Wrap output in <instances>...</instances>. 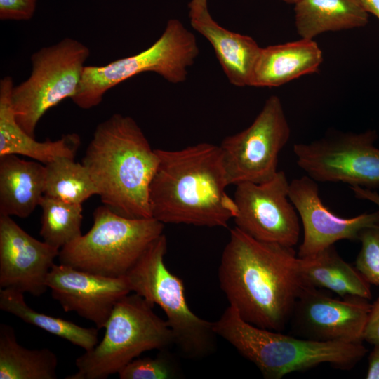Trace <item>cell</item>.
I'll return each instance as SVG.
<instances>
[{
	"instance_id": "obj_28",
	"label": "cell",
	"mask_w": 379,
	"mask_h": 379,
	"mask_svg": "<svg viewBox=\"0 0 379 379\" xmlns=\"http://www.w3.org/2000/svg\"><path fill=\"white\" fill-rule=\"evenodd\" d=\"M359 241L361 247L355 267L370 284L379 286V225L363 230Z\"/></svg>"
},
{
	"instance_id": "obj_14",
	"label": "cell",
	"mask_w": 379,
	"mask_h": 379,
	"mask_svg": "<svg viewBox=\"0 0 379 379\" xmlns=\"http://www.w3.org/2000/svg\"><path fill=\"white\" fill-rule=\"evenodd\" d=\"M288 197L303 227L299 258L312 256L340 240H359L363 230L379 225V211L350 218L334 214L323 204L317 182L306 175L289 183Z\"/></svg>"
},
{
	"instance_id": "obj_22",
	"label": "cell",
	"mask_w": 379,
	"mask_h": 379,
	"mask_svg": "<svg viewBox=\"0 0 379 379\" xmlns=\"http://www.w3.org/2000/svg\"><path fill=\"white\" fill-rule=\"evenodd\" d=\"M294 11L297 33L307 39L324 32L364 27L368 21L360 0H301Z\"/></svg>"
},
{
	"instance_id": "obj_34",
	"label": "cell",
	"mask_w": 379,
	"mask_h": 379,
	"mask_svg": "<svg viewBox=\"0 0 379 379\" xmlns=\"http://www.w3.org/2000/svg\"><path fill=\"white\" fill-rule=\"evenodd\" d=\"M281 1H283L286 4H291L295 5V4L300 1L301 0H281Z\"/></svg>"
},
{
	"instance_id": "obj_23",
	"label": "cell",
	"mask_w": 379,
	"mask_h": 379,
	"mask_svg": "<svg viewBox=\"0 0 379 379\" xmlns=\"http://www.w3.org/2000/svg\"><path fill=\"white\" fill-rule=\"evenodd\" d=\"M58 358L48 348L20 345L13 328L0 325V379H56Z\"/></svg>"
},
{
	"instance_id": "obj_17",
	"label": "cell",
	"mask_w": 379,
	"mask_h": 379,
	"mask_svg": "<svg viewBox=\"0 0 379 379\" xmlns=\"http://www.w3.org/2000/svg\"><path fill=\"white\" fill-rule=\"evenodd\" d=\"M188 8L192 27L212 45L230 83L251 86L261 47L252 37L219 25L209 13L207 0H191Z\"/></svg>"
},
{
	"instance_id": "obj_16",
	"label": "cell",
	"mask_w": 379,
	"mask_h": 379,
	"mask_svg": "<svg viewBox=\"0 0 379 379\" xmlns=\"http://www.w3.org/2000/svg\"><path fill=\"white\" fill-rule=\"evenodd\" d=\"M59 251L29 235L11 216L0 215V288L41 295Z\"/></svg>"
},
{
	"instance_id": "obj_13",
	"label": "cell",
	"mask_w": 379,
	"mask_h": 379,
	"mask_svg": "<svg viewBox=\"0 0 379 379\" xmlns=\"http://www.w3.org/2000/svg\"><path fill=\"white\" fill-rule=\"evenodd\" d=\"M371 307L367 299L356 296L336 299L320 288L305 286L291 317L308 339L360 343Z\"/></svg>"
},
{
	"instance_id": "obj_2",
	"label": "cell",
	"mask_w": 379,
	"mask_h": 379,
	"mask_svg": "<svg viewBox=\"0 0 379 379\" xmlns=\"http://www.w3.org/2000/svg\"><path fill=\"white\" fill-rule=\"evenodd\" d=\"M159 162L149 188L152 217L164 224L227 227L238 209L219 145L201 142L156 149Z\"/></svg>"
},
{
	"instance_id": "obj_7",
	"label": "cell",
	"mask_w": 379,
	"mask_h": 379,
	"mask_svg": "<svg viewBox=\"0 0 379 379\" xmlns=\"http://www.w3.org/2000/svg\"><path fill=\"white\" fill-rule=\"evenodd\" d=\"M164 227L154 218H127L103 205L93 211L89 231L63 246L58 258L60 264L80 270L123 277Z\"/></svg>"
},
{
	"instance_id": "obj_29",
	"label": "cell",
	"mask_w": 379,
	"mask_h": 379,
	"mask_svg": "<svg viewBox=\"0 0 379 379\" xmlns=\"http://www.w3.org/2000/svg\"><path fill=\"white\" fill-rule=\"evenodd\" d=\"M37 0H0V20L27 21L34 15Z\"/></svg>"
},
{
	"instance_id": "obj_35",
	"label": "cell",
	"mask_w": 379,
	"mask_h": 379,
	"mask_svg": "<svg viewBox=\"0 0 379 379\" xmlns=\"http://www.w3.org/2000/svg\"><path fill=\"white\" fill-rule=\"evenodd\" d=\"M102 1H111V0H102Z\"/></svg>"
},
{
	"instance_id": "obj_10",
	"label": "cell",
	"mask_w": 379,
	"mask_h": 379,
	"mask_svg": "<svg viewBox=\"0 0 379 379\" xmlns=\"http://www.w3.org/2000/svg\"><path fill=\"white\" fill-rule=\"evenodd\" d=\"M374 130L332 133L308 143H298L293 152L298 166L316 182L379 187V149Z\"/></svg>"
},
{
	"instance_id": "obj_21",
	"label": "cell",
	"mask_w": 379,
	"mask_h": 379,
	"mask_svg": "<svg viewBox=\"0 0 379 379\" xmlns=\"http://www.w3.org/2000/svg\"><path fill=\"white\" fill-rule=\"evenodd\" d=\"M299 270L305 286L326 288L343 298H372L370 284L339 255L334 245L312 256L299 258Z\"/></svg>"
},
{
	"instance_id": "obj_20",
	"label": "cell",
	"mask_w": 379,
	"mask_h": 379,
	"mask_svg": "<svg viewBox=\"0 0 379 379\" xmlns=\"http://www.w3.org/2000/svg\"><path fill=\"white\" fill-rule=\"evenodd\" d=\"M46 168L15 154L0 156V215L27 218L44 196Z\"/></svg>"
},
{
	"instance_id": "obj_33",
	"label": "cell",
	"mask_w": 379,
	"mask_h": 379,
	"mask_svg": "<svg viewBox=\"0 0 379 379\" xmlns=\"http://www.w3.org/2000/svg\"><path fill=\"white\" fill-rule=\"evenodd\" d=\"M368 13H371L379 20V0H360Z\"/></svg>"
},
{
	"instance_id": "obj_31",
	"label": "cell",
	"mask_w": 379,
	"mask_h": 379,
	"mask_svg": "<svg viewBox=\"0 0 379 379\" xmlns=\"http://www.w3.org/2000/svg\"><path fill=\"white\" fill-rule=\"evenodd\" d=\"M366 378L379 379V345H375L368 357V366Z\"/></svg>"
},
{
	"instance_id": "obj_11",
	"label": "cell",
	"mask_w": 379,
	"mask_h": 379,
	"mask_svg": "<svg viewBox=\"0 0 379 379\" xmlns=\"http://www.w3.org/2000/svg\"><path fill=\"white\" fill-rule=\"evenodd\" d=\"M290 135L281 101L272 95L248 128L226 137L219 145L230 185L272 179Z\"/></svg>"
},
{
	"instance_id": "obj_4",
	"label": "cell",
	"mask_w": 379,
	"mask_h": 379,
	"mask_svg": "<svg viewBox=\"0 0 379 379\" xmlns=\"http://www.w3.org/2000/svg\"><path fill=\"white\" fill-rule=\"evenodd\" d=\"M213 329L216 335L232 345L267 379H280L289 373L324 363L339 369H350L367 352L361 343L300 339L254 326L230 305L213 321Z\"/></svg>"
},
{
	"instance_id": "obj_12",
	"label": "cell",
	"mask_w": 379,
	"mask_h": 379,
	"mask_svg": "<svg viewBox=\"0 0 379 379\" xmlns=\"http://www.w3.org/2000/svg\"><path fill=\"white\" fill-rule=\"evenodd\" d=\"M289 183L286 173L278 171L265 182L237 185L235 227L257 240L293 248L299 240L300 226L288 197Z\"/></svg>"
},
{
	"instance_id": "obj_19",
	"label": "cell",
	"mask_w": 379,
	"mask_h": 379,
	"mask_svg": "<svg viewBox=\"0 0 379 379\" xmlns=\"http://www.w3.org/2000/svg\"><path fill=\"white\" fill-rule=\"evenodd\" d=\"M322 51L313 39L300 40L261 48L251 86L277 87L302 76L318 72Z\"/></svg>"
},
{
	"instance_id": "obj_15",
	"label": "cell",
	"mask_w": 379,
	"mask_h": 379,
	"mask_svg": "<svg viewBox=\"0 0 379 379\" xmlns=\"http://www.w3.org/2000/svg\"><path fill=\"white\" fill-rule=\"evenodd\" d=\"M46 284L65 312H74L105 328L117 302L131 292L126 276L105 277L71 266L54 264Z\"/></svg>"
},
{
	"instance_id": "obj_9",
	"label": "cell",
	"mask_w": 379,
	"mask_h": 379,
	"mask_svg": "<svg viewBox=\"0 0 379 379\" xmlns=\"http://www.w3.org/2000/svg\"><path fill=\"white\" fill-rule=\"evenodd\" d=\"M89 55L88 46L69 37L32 55L29 77L13 86L11 95L15 119L27 133L34 138L44 114L63 100L72 98Z\"/></svg>"
},
{
	"instance_id": "obj_1",
	"label": "cell",
	"mask_w": 379,
	"mask_h": 379,
	"mask_svg": "<svg viewBox=\"0 0 379 379\" xmlns=\"http://www.w3.org/2000/svg\"><path fill=\"white\" fill-rule=\"evenodd\" d=\"M218 279L244 320L276 331L291 319L305 286L293 247L257 240L237 227L222 251Z\"/></svg>"
},
{
	"instance_id": "obj_27",
	"label": "cell",
	"mask_w": 379,
	"mask_h": 379,
	"mask_svg": "<svg viewBox=\"0 0 379 379\" xmlns=\"http://www.w3.org/2000/svg\"><path fill=\"white\" fill-rule=\"evenodd\" d=\"M156 357L135 358L118 373L120 379H171L178 376L176 365L161 350Z\"/></svg>"
},
{
	"instance_id": "obj_6",
	"label": "cell",
	"mask_w": 379,
	"mask_h": 379,
	"mask_svg": "<svg viewBox=\"0 0 379 379\" xmlns=\"http://www.w3.org/2000/svg\"><path fill=\"white\" fill-rule=\"evenodd\" d=\"M167 239L161 234L126 274L131 292L158 305L164 312L174 344L190 359H199L215 348L213 322L196 315L186 301L182 280L167 268Z\"/></svg>"
},
{
	"instance_id": "obj_26",
	"label": "cell",
	"mask_w": 379,
	"mask_h": 379,
	"mask_svg": "<svg viewBox=\"0 0 379 379\" xmlns=\"http://www.w3.org/2000/svg\"><path fill=\"white\" fill-rule=\"evenodd\" d=\"M40 235L43 241L60 250L81 234L82 204H71L44 196Z\"/></svg>"
},
{
	"instance_id": "obj_24",
	"label": "cell",
	"mask_w": 379,
	"mask_h": 379,
	"mask_svg": "<svg viewBox=\"0 0 379 379\" xmlns=\"http://www.w3.org/2000/svg\"><path fill=\"white\" fill-rule=\"evenodd\" d=\"M23 293L0 288V309L24 322L89 351L98 343V328H85L70 321L39 312L25 302Z\"/></svg>"
},
{
	"instance_id": "obj_18",
	"label": "cell",
	"mask_w": 379,
	"mask_h": 379,
	"mask_svg": "<svg viewBox=\"0 0 379 379\" xmlns=\"http://www.w3.org/2000/svg\"><path fill=\"white\" fill-rule=\"evenodd\" d=\"M13 86L11 76L0 81V156L23 155L44 164L61 157L74 159L81 144L78 134L67 133L54 141L39 142L19 126L11 101Z\"/></svg>"
},
{
	"instance_id": "obj_32",
	"label": "cell",
	"mask_w": 379,
	"mask_h": 379,
	"mask_svg": "<svg viewBox=\"0 0 379 379\" xmlns=\"http://www.w3.org/2000/svg\"><path fill=\"white\" fill-rule=\"evenodd\" d=\"M350 188L358 199L369 201L379 206V193L377 192L359 186H350Z\"/></svg>"
},
{
	"instance_id": "obj_25",
	"label": "cell",
	"mask_w": 379,
	"mask_h": 379,
	"mask_svg": "<svg viewBox=\"0 0 379 379\" xmlns=\"http://www.w3.org/2000/svg\"><path fill=\"white\" fill-rule=\"evenodd\" d=\"M44 195L62 201L82 204L98 190L88 168L68 157L45 164Z\"/></svg>"
},
{
	"instance_id": "obj_3",
	"label": "cell",
	"mask_w": 379,
	"mask_h": 379,
	"mask_svg": "<svg viewBox=\"0 0 379 379\" xmlns=\"http://www.w3.org/2000/svg\"><path fill=\"white\" fill-rule=\"evenodd\" d=\"M159 157L131 117L114 114L96 127L82 164L103 204L131 218H152L149 185Z\"/></svg>"
},
{
	"instance_id": "obj_5",
	"label": "cell",
	"mask_w": 379,
	"mask_h": 379,
	"mask_svg": "<svg viewBox=\"0 0 379 379\" xmlns=\"http://www.w3.org/2000/svg\"><path fill=\"white\" fill-rule=\"evenodd\" d=\"M154 306L135 293L122 297L105 326L102 340L76 359L77 371L65 378L105 379L142 352L173 345L167 321L154 312Z\"/></svg>"
},
{
	"instance_id": "obj_30",
	"label": "cell",
	"mask_w": 379,
	"mask_h": 379,
	"mask_svg": "<svg viewBox=\"0 0 379 379\" xmlns=\"http://www.w3.org/2000/svg\"><path fill=\"white\" fill-rule=\"evenodd\" d=\"M363 340L373 345H379V298L371 305L365 328Z\"/></svg>"
},
{
	"instance_id": "obj_8",
	"label": "cell",
	"mask_w": 379,
	"mask_h": 379,
	"mask_svg": "<svg viewBox=\"0 0 379 379\" xmlns=\"http://www.w3.org/2000/svg\"><path fill=\"white\" fill-rule=\"evenodd\" d=\"M199 53L193 33L179 20L171 19L160 37L142 52L102 66L86 65L72 100L89 109L100 105L109 90L143 72L156 73L172 84L184 82Z\"/></svg>"
}]
</instances>
